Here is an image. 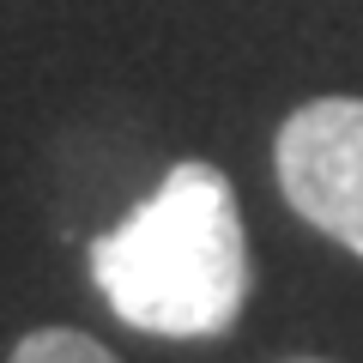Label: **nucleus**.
Wrapping results in <instances>:
<instances>
[{"instance_id": "1", "label": "nucleus", "mask_w": 363, "mask_h": 363, "mask_svg": "<svg viewBox=\"0 0 363 363\" xmlns=\"http://www.w3.org/2000/svg\"><path fill=\"white\" fill-rule=\"evenodd\" d=\"M91 279L128 327L157 339H218L248 303V230L218 164H176L91 242Z\"/></svg>"}, {"instance_id": "3", "label": "nucleus", "mask_w": 363, "mask_h": 363, "mask_svg": "<svg viewBox=\"0 0 363 363\" xmlns=\"http://www.w3.org/2000/svg\"><path fill=\"white\" fill-rule=\"evenodd\" d=\"M6 363H121V357L104 339L79 333V327H37V333H25L13 345Z\"/></svg>"}, {"instance_id": "4", "label": "nucleus", "mask_w": 363, "mask_h": 363, "mask_svg": "<svg viewBox=\"0 0 363 363\" xmlns=\"http://www.w3.org/2000/svg\"><path fill=\"white\" fill-rule=\"evenodd\" d=\"M291 363H321V357H291Z\"/></svg>"}, {"instance_id": "2", "label": "nucleus", "mask_w": 363, "mask_h": 363, "mask_svg": "<svg viewBox=\"0 0 363 363\" xmlns=\"http://www.w3.org/2000/svg\"><path fill=\"white\" fill-rule=\"evenodd\" d=\"M279 188L321 236L363 255V97H315L279 128Z\"/></svg>"}]
</instances>
